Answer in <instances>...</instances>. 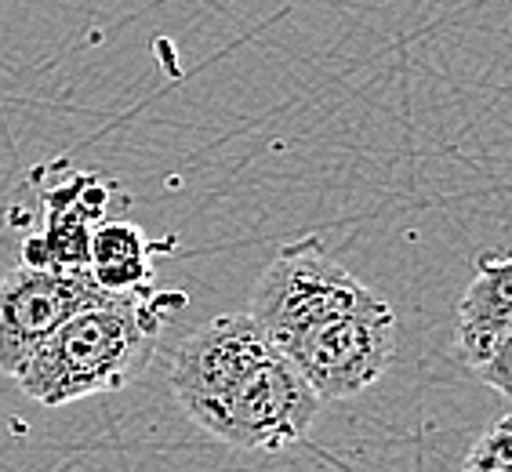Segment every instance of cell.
I'll return each instance as SVG.
<instances>
[{
  "mask_svg": "<svg viewBox=\"0 0 512 472\" xmlns=\"http://www.w3.org/2000/svg\"><path fill=\"white\" fill-rule=\"evenodd\" d=\"M168 385L189 422L240 451H287L320 411V396L251 313L215 316L182 338Z\"/></svg>",
  "mask_w": 512,
  "mask_h": 472,
  "instance_id": "cell-1",
  "label": "cell"
},
{
  "mask_svg": "<svg viewBox=\"0 0 512 472\" xmlns=\"http://www.w3.org/2000/svg\"><path fill=\"white\" fill-rule=\"evenodd\" d=\"M186 298L131 291V295H102L80 313H73L51 338L40 342L15 382L30 400L44 407H66L84 396L117 393L149 364L157 335L171 305Z\"/></svg>",
  "mask_w": 512,
  "mask_h": 472,
  "instance_id": "cell-2",
  "label": "cell"
},
{
  "mask_svg": "<svg viewBox=\"0 0 512 472\" xmlns=\"http://www.w3.org/2000/svg\"><path fill=\"white\" fill-rule=\"evenodd\" d=\"M378 298L382 295H375L364 280H356L327 251L320 236H302L295 244L280 247L266 273L258 276L247 313L262 327V335L284 353L298 335L345 313L367 309Z\"/></svg>",
  "mask_w": 512,
  "mask_h": 472,
  "instance_id": "cell-3",
  "label": "cell"
},
{
  "mask_svg": "<svg viewBox=\"0 0 512 472\" xmlns=\"http://www.w3.org/2000/svg\"><path fill=\"white\" fill-rule=\"evenodd\" d=\"M393 353L396 313L385 298L313 327L284 349L295 371L320 396V404L349 400V396L371 389L385 374V367L393 364Z\"/></svg>",
  "mask_w": 512,
  "mask_h": 472,
  "instance_id": "cell-4",
  "label": "cell"
},
{
  "mask_svg": "<svg viewBox=\"0 0 512 472\" xmlns=\"http://www.w3.org/2000/svg\"><path fill=\"white\" fill-rule=\"evenodd\" d=\"M102 295L88 269H11L0 280V374L15 378L44 338Z\"/></svg>",
  "mask_w": 512,
  "mask_h": 472,
  "instance_id": "cell-5",
  "label": "cell"
},
{
  "mask_svg": "<svg viewBox=\"0 0 512 472\" xmlns=\"http://www.w3.org/2000/svg\"><path fill=\"white\" fill-rule=\"evenodd\" d=\"M106 200L109 189L91 175L51 189L44 229L22 240V262L37 269H88L91 229L106 218Z\"/></svg>",
  "mask_w": 512,
  "mask_h": 472,
  "instance_id": "cell-6",
  "label": "cell"
},
{
  "mask_svg": "<svg viewBox=\"0 0 512 472\" xmlns=\"http://www.w3.org/2000/svg\"><path fill=\"white\" fill-rule=\"evenodd\" d=\"M512 331V255H483L476 273L458 302V353L469 367H476L491 353L498 338Z\"/></svg>",
  "mask_w": 512,
  "mask_h": 472,
  "instance_id": "cell-7",
  "label": "cell"
},
{
  "mask_svg": "<svg viewBox=\"0 0 512 472\" xmlns=\"http://www.w3.org/2000/svg\"><path fill=\"white\" fill-rule=\"evenodd\" d=\"M88 276L109 295H131V291L153 287V258H149L146 233L135 222L102 218L91 229Z\"/></svg>",
  "mask_w": 512,
  "mask_h": 472,
  "instance_id": "cell-8",
  "label": "cell"
},
{
  "mask_svg": "<svg viewBox=\"0 0 512 472\" xmlns=\"http://www.w3.org/2000/svg\"><path fill=\"white\" fill-rule=\"evenodd\" d=\"M462 472H512V414L498 422L473 443L465 454Z\"/></svg>",
  "mask_w": 512,
  "mask_h": 472,
  "instance_id": "cell-9",
  "label": "cell"
},
{
  "mask_svg": "<svg viewBox=\"0 0 512 472\" xmlns=\"http://www.w3.org/2000/svg\"><path fill=\"white\" fill-rule=\"evenodd\" d=\"M473 371L483 385H491L494 393H502L512 400V331L505 338H498V345L483 356Z\"/></svg>",
  "mask_w": 512,
  "mask_h": 472,
  "instance_id": "cell-10",
  "label": "cell"
}]
</instances>
